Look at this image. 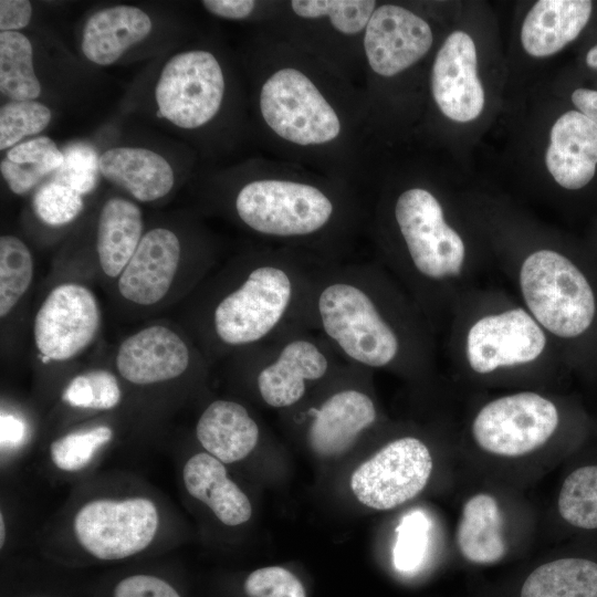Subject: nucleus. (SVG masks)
I'll list each match as a JSON object with an SVG mask.
<instances>
[{
	"label": "nucleus",
	"mask_w": 597,
	"mask_h": 597,
	"mask_svg": "<svg viewBox=\"0 0 597 597\" xmlns=\"http://www.w3.org/2000/svg\"><path fill=\"white\" fill-rule=\"evenodd\" d=\"M101 175L140 202L165 197L175 176L159 154L142 147L109 148L100 156Z\"/></svg>",
	"instance_id": "412c9836"
},
{
	"label": "nucleus",
	"mask_w": 597,
	"mask_h": 597,
	"mask_svg": "<svg viewBox=\"0 0 597 597\" xmlns=\"http://www.w3.org/2000/svg\"><path fill=\"white\" fill-rule=\"evenodd\" d=\"M32 17V6L28 0L0 1V30L13 32L27 27Z\"/></svg>",
	"instance_id": "a19ab883"
},
{
	"label": "nucleus",
	"mask_w": 597,
	"mask_h": 597,
	"mask_svg": "<svg viewBox=\"0 0 597 597\" xmlns=\"http://www.w3.org/2000/svg\"><path fill=\"white\" fill-rule=\"evenodd\" d=\"M243 590L248 597H306L300 579L280 566L253 570L247 576Z\"/></svg>",
	"instance_id": "58836bf2"
},
{
	"label": "nucleus",
	"mask_w": 597,
	"mask_h": 597,
	"mask_svg": "<svg viewBox=\"0 0 597 597\" xmlns=\"http://www.w3.org/2000/svg\"><path fill=\"white\" fill-rule=\"evenodd\" d=\"M556 512L570 532L597 531V444L580 453L567 471L558 490Z\"/></svg>",
	"instance_id": "cd10ccee"
},
{
	"label": "nucleus",
	"mask_w": 597,
	"mask_h": 597,
	"mask_svg": "<svg viewBox=\"0 0 597 597\" xmlns=\"http://www.w3.org/2000/svg\"><path fill=\"white\" fill-rule=\"evenodd\" d=\"M520 286L532 315L559 338L582 341L597 327V289L586 270L566 255L540 250L520 271Z\"/></svg>",
	"instance_id": "7ed1b4c3"
},
{
	"label": "nucleus",
	"mask_w": 597,
	"mask_h": 597,
	"mask_svg": "<svg viewBox=\"0 0 597 597\" xmlns=\"http://www.w3.org/2000/svg\"><path fill=\"white\" fill-rule=\"evenodd\" d=\"M0 91L11 101H34L41 94L32 44L18 31L0 33Z\"/></svg>",
	"instance_id": "c756f323"
},
{
	"label": "nucleus",
	"mask_w": 597,
	"mask_h": 597,
	"mask_svg": "<svg viewBox=\"0 0 597 597\" xmlns=\"http://www.w3.org/2000/svg\"><path fill=\"white\" fill-rule=\"evenodd\" d=\"M559 426L561 412L551 399L523 391L484 405L473 419L471 433L483 452L514 459L541 449Z\"/></svg>",
	"instance_id": "0eeeda50"
},
{
	"label": "nucleus",
	"mask_w": 597,
	"mask_h": 597,
	"mask_svg": "<svg viewBox=\"0 0 597 597\" xmlns=\"http://www.w3.org/2000/svg\"><path fill=\"white\" fill-rule=\"evenodd\" d=\"M149 15L134 6H114L97 11L85 23L82 51L95 64L115 63L132 45L151 31Z\"/></svg>",
	"instance_id": "b1692460"
},
{
	"label": "nucleus",
	"mask_w": 597,
	"mask_h": 597,
	"mask_svg": "<svg viewBox=\"0 0 597 597\" xmlns=\"http://www.w3.org/2000/svg\"><path fill=\"white\" fill-rule=\"evenodd\" d=\"M144 234L140 208L132 200H106L97 221L96 255L100 272L115 282L135 253Z\"/></svg>",
	"instance_id": "393cba45"
},
{
	"label": "nucleus",
	"mask_w": 597,
	"mask_h": 597,
	"mask_svg": "<svg viewBox=\"0 0 597 597\" xmlns=\"http://www.w3.org/2000/svg\"><path fill=\"white\" fill-rule=\"evenodd\" d=\"M455 543L460 554L473 564H495L506 555L503 515L493 495L475 493L463 503Z\"/></svg>",
	"instance_id": "a878e982"
},
{
	"label": "nucleus",
	"mask_w": 597,
	"mask_h": 597,
	"mask_svg": "<svg viewBox=\"0 0 597 597\" xmlns=\"http://www.w3.org/2000/svg\"><path fill=\"white\" fill-rule=\"evenodd\" d=\"M586 63L589 67L597 69V44L587 52Z\"/></svg>",
	"instance_id": "a18cd8bd"
},
{
	"label": "nucleus",
	"mask_w": 597,
	"mask_h": 597,
	"mask_svg": "<svg viewBox=\"0 0 597 597\" xmlns=\"http://www.w3.org/2000/svg\"><path fill=\"white\" fill-rule=\"evenodd\" d=\"M32 208L46 226L62 227L81 213L84 200L80 192L52 179L35 191Z\"/></svg>",
	"instance_id": "c9c22d12"
},
{
	"label": "nucleus",
	"mask_w": 597,
	"mask_h": 597,
	"mask_svg": "<svg viewBox=\"0 0 597 597\" xmlns=\"http://www.w3.org/2000/svg\"><path fill=\"white\" fill-rule=\"evenodd\" d=\"M209 264L186 261L180 238L166 227L144 232L128 264L114 282L123 304L155 310L196 289Z\"/></svg>",
	"instance_id": "39448f33"
},
{
	"label": "nucleus",
	"mask_w": 597,
	"mask_h": 597,
	"mask_svg": "<svg viewBox=\"0 0 597 597\" xmlns=\"http://www.w3.org/2000/svg\"><path fill=\"white\" fill-rule=\"evenodd\" d=\"M24 423L13 415L1 413V443L2 446H14L24 436Z\"/></svg>",
	"instance_id": "37998d69"
},
{
	"label": "nucleus",
	"mask_w": 597,
	"mask_h": 597,
	"mask_svg": "<svg viewBox=\"0 0 597 597\" xmlns=\"http://www.w3.org/2000/svg\"><path fill=\"white\" fill-rule=\"evenodd\" d=\"M224 77L213 54L203 50L178 53L163 67L155 88L159 114L180 128H197L218 113Z\"/></svg>",
	"instance_id": "f8f14e48"
},
{
	"label": "nucleus",
	"mask_w": 597,
	"mask_h": 597,
	"mask_svg": "<svg viewBox=\"0 0 597 597\" xmlns=\"http://www.w3.org/2000/svg\"><path fill=\"white\" fill-rule=\"evenodd\" d=\"M196 436L206 452L222 463H233L254 450L260 428L245 406L233 400L217 399L201 412Z\"/></svg>",
	"instance_id": "aec40b11"
},
{
	"label": "nucleus",
	"mask_w": 597,
	"mask_h": 597,
	"mask_svg": "<svg viewBox=\"0 0 597 597\" xmlns=\"http://www.w3.org/2000/svg\"><path fill=\"white\" fill-rule=\"evenodd\" d=\"M433 468L427 444L416 437L395 439L356 468L350 489L356 499L374 510H391L427 485Z\"/></svg>",
	"instance_id": "ddd939ff"
},
{
	"label": "nucleus",
	"mask_w": 597,
	"mask_h": 597,
	"mask_svg": "<svg viewBox=\"0 0 597 597\" xmlns=\"http://www.w3.org/2000/svg\"><path fill=\"white\" fill-rule=\"evenodd\" d=\"M103 322L95 293L78 281L53 286L38 307L32 337L44 363H65L83 354L97 338Z\"/></svg>",
	"instance_id": "9d476101"
},
{
	"label": "nucleus",
	"mask_w": 597,
	"mask_h": 597,
	"mask_svg": "<svg viewBox=\"0 0 597 597\" xmlns=\"http://www.w3.org/2000/svg\"><path fill=\"white\" fill-rule=\"evenodd\" d=\"M201 3L210 13L226 19H244L255 7L252 0H205Z\"/></svg>",
	"instance_id": "79ce46f5"
},
{
	"label": "nucleus",
	"mask_w": 597,
	"mask_h": 597,
	"mask_svg": "<svg viewBox=\"0 0 597 597\" xmlns=\"http://www.w3.org/2000/svg\"><path fill=\"white\" fill-rule=\"evenodd\" d=\"M373 0H293L295 14L305 19L327 17L332 25L344 34H356L367 27L375 11Z\"/></svg>",
	"instance_id": "473e14b6"
},
{
	"label": "nucleus",
	"mask_w": 597,
	"mask_h": 597,
	"mask_svg": "<svg viewBox=\"0 0 597 597\" xmlns=\"http://www.w3.org/2000/svg\"><path fill=\"white\" fill-rule=\"evenodd\" d=\"M34 261L29 247L13 234L0 237V317L7 318L30 290Z\"/></svg>",
	"instance_id": "7c9ffc66"
},
{
	"label": "nucleus",
	"mask_w": 597,
	"mask_h": 597,
	"mask_svg": "<svg viewBox=\"0 0 597 597\" xmlns=\"http://www.w3.org/2000/svg\"><path fill=\"white\" fill-rule=\"evenodd\" d=\"M395 220L413 272L420 277L441 281L460 273L464 243L446 222L442 207L431 192L422 188L401 192L395 205Z\"/></svg>",
	"instance_id": "1a4fd4ad"
},
{
	"label": "nucleus",
	"mask_w": 597,
	"mask_h": 597,
	"mask_svg": "<svg viewBox=\"0 0 597 597\" xmlns=\"http://www.w3.org/2000/svg\"><path fill=\"white\" fill-rule=\"evenodd\" d=\"M476 64L474 42L463 31L452 32L436 55L432 95L442 114L454 122L473 121L483 111L484 91Z\"/></svg>",
	"instance_id": "a211bd4d"
},
{
	"label": "nucleus",
	"mask_w": 597,
	"mask_h": 597,
	"mask_svg": "<svg viewBox=\"0 0 597 597\" xmlns=\"http://www.w3.org/2000/svg\"><path fill=\"white\" fill-rule=\"evenodd\" d=\"M64 160L55 171L53 180L65 185L82 196L92 192L97 184L100 156L87 144L74 143L63 151Z\"/></svg>",
	"instance_id": "e433bc0d"
},
{
	"label": "nucleus",
	"mask_w": 597,
	"mask_h": 597,
	"mask_svg": "<svg viewBox=\"0 0 597 597\" xmlns=\"http://www.w3.org/2000/svg\"><path fill=\"white\" fill-rule=\"evenodd\" d=\"M106 597H182L174 582L155 573H130L116 579Z\"/></svg>",
	"instance_id": "ea45409f"
},
{
	"label": "nucleus",
	"mask_w": 597,
	"mask_h": 597,
	"mask_svg": "<svg viewBox=\"0 0 597 597\" xmlns=\"http://www.w3.org/2000/svg\"><path fill=\"white\" fill-rule=\"evenodd\" d=\"M114 362L122 379L148 387L179 379L208 359L180 328L157 322L124 338Z\"/></svg>",
	"instance_id": "4468645a"
},
{
	"label": "nucleus",
	"mask_w": 597,
	"mask_h": 597,
	"mask_svg": "<svg viewBox=\"0 0 597 597\" xmlns=\"http://www.w3.org/2000/svg\"><path fill=\"white\" fill-rule=\"evenodd\" d=\"M593 11L588 0H540L528 11L521 42L532 56L552 55L575 40Z\"/></svg>",
	"instance_id": "4be33fe9"
},
{
	"label": "nucleus",
	"mask_w": 597,
	"mask_h": 597,
	"mask_svg": "<svg viewBox=\"0 0 597 597\" xmlns=\"http://www.w3.org/2000/svg\"><path fill=\"white\" fill-rule=\"evenodd\" d=\"M376 270L318 262L308 306V327L345 363L388 368L404 349L400 331L384 301Z\"/></svg>",
	"instance_id": "f03ea898"
},
{
	"label": "nucleus",
	"mask_w": 597,
	"mask_h": 597,
	"mask_svg": "<svg viewBox=\"0 0 597 597\" xmlns=\"http://www.w3.org/2000/svg\"><path fill=\"white\" fill-rule=\"evenodd\" d=\"M232 360L250 370L261 400L280 409L297 405L311 385L326 380L343 365L331 346L306 327L289 328Z\"/></svg>",
	"instance_id": "20e7f679"
},
{
	"label": "nucleus",
	"mask_w": 597,
	"mask_h": 597,
	"mask_svg": "<svg viewBox=\"0 0 597 597\" xmlns=\"http://www.w3.org/2000/svg\"><path fill=\"white\" fill-rule=\"evenodd\" d=\"M572 101L582 114L597 124V91L577 88L572 94Z\"/></svg>",
	"instance_id": "c03bdc74"
},
{
	"label": "nucleus",
	"mask_w": 597,
	"mask_h": 597,
	"mask_svg": "<svg viewBox=\"0 0 597 597\" xmlns=\"http://www.w3.org/2000/svg\"><path fill=\"white\" fill-rule=\"evenodd\" d=\"M112 439L113 429L106 425L72 431L52 441L50 457L57 469L76 472L84 469Z\"/></svg>",
	"instance_id": "72a5a7b5"
},
{
	"label": "nucleus",
	"mask_w": 597,
	"mask_h": 597,
	"mask_svg": "<svg viewBox=\"0 0 597 597\" xmlns=\"http://www.w3.org/2000/svg\"><path fill=\"white\" fill-rule=\"evenodd\" d=\"M428 524L419 513L407 515L398 527L392 561L400 572H412L420 566L428 541Z\"/></svg>",
	"instance_id": "4c0bfd02"
},
{
	"label": "nucleus",
	"mask_w": 597,
	"mask_h": 597,
	"mask_svg": "<svg viewBox=\"0 0 597 597\" xmlns=\"http://www.w3.org/2000/svg\"><path fill=\"white\" fill-rule=\"evenodd\" d=\"M432 31L413 12L396 4H383L371 14L364 48L373 71L392 76L408 69L430 50Z\"/></svg>",
	"instance_id": "dca6fc26"
},
{
	"label": "nucleus",
	"mask_w": 597,
	"mask_h": 597,
	"mask_svg": "<svg viewBox=\"0 0 597 597\" xmlns=\"http://www.w3.org/2000/svg\"><path fill=\"white\" fill-rule=\"evenodd\" d=\"M239 219L259 234L305 238L325 229L334 216L333 201L318 188L277 179L243 186L234 200Z\"/></svg>",
	"instance_id": "423d86ee"
},
{
	"label": "nucleus",
	"mask_w": 597,
	"mask_h": 597,
	"mask_svg": "<svg viewBox=\"0 0 597 597\" xmlns=\"http://www.w3.org/2000/svg\"><path fill=\"white\" fill-rule=\"evenodd\" d=\"M64 155L46 136L20 143L10 148L1 160L0 171L15 195L31 191L46 175L55 172L63 164Z\"/></svg>",
	"instance_id": "c85d7f7f"
},
{
	"label": "nucleus",
	"mask_w": 597,
	"mask_h": 597,
	"mask_svg": "<svg viewBox=\"0 0 597 597\" xmlns=\"http://www.w3.org/2000/svg\"><path fill=\"white\" fill-rule=\"evenodd\" d=\"M187 492L205 503L228 526H238L252 515L245 493L228 476L224 463L208 452L190 457L182 469Z\"/></svg>",
	"instance_id": "5701e85b"
},
{
	"label": "nucleus",
	"mask_w": 597,
	"mask_h": 597,
	"mask_svg": "<svg viewBox=\"0 0 597 597\" xmlns=\"http://www.w3.org/2000/svg\"><path fill=\"white\" fill-rule=\"evenodd\" d=\"M546 167L565 189L577 190L594 177L597 165V124L578 111L563 114L553 125Z\"/></svg>",
	"instance_id": "6ab92c4d"
},
{
	"label": "nucleus",
	"mask_w": 597,
	"mask_h": 597,
	"mask_svg": "<svg viewBox=\"0 0 597 597\" xmlns=\"http://www.w3.org/2000/svg\"><path fill=\"white\" fill-rule=\"evenodd\" d=\"M158 527L157 506L145 496L95 499L83 504L73 520L80 546L103 562L142 553L153 543Z\"/></svg>",
	"instance_id": "6e6552de"
},
{
	"label": "nucleus",
	"mask_w": 597,
	"mask_h": 597,
	"mask_svg": "<svg viewBox=\"0 0 597 597\" xmlns=\"http://www.w3.org/2000/svg\"><path fill=\"white\" fill-rule=\"evenodd\" d=\"M18 597H54V596L46 595V594H24Z\"/></svg>",
	"instance_id": "de8ad7c7"
},
{
	"label": "nucleus",
	"mask_w": 597,
	"mask_h": 597,
	"mask_svg": "<svg viewBox=\"0 0 597 597\" xmlns=\"http://www.w3.org/2000/svg\"><path fill=\"white\" fill-rule=\"evenodd\" d=\"M306 439L320 457H338L347 452L377 420V408L370 395L359 387L342 386L317 405H312Z\"/></svg>",
	"instance_id": "f3484780"
},
{
	"label": "nucleus",
	"mask_w": 597,
	"mask_h": 597,
	"mask_svg": "<svg viewBox=\"0 0 597 597\" xmlns=\"http://www.w3.org/2000/svg\"><path fill=\"white\" fill-rule=\"evenodd\" d=\"M51 111L36 101H11L0 108V149L12 148L27 136L42 132Z\"/></svg>",
	"instance_id": "f704fd0d"
},
{
	"label": "nucleus",
	"mask_w": 597,
	"mask_h": 597,
	"mask_svg": "<svg viewBox=\"0 0 597 597\" xmlns=\"http://www.w3.org/2000/svg\"><path fill=\"white\" fill-rule=\"evenodd\" d=\"M546 337L525 310L516 307L476 321L467 336V357L478 374L535 360Z\"/></svg>",
	"instance_id": "2eb2a0df"
},
{
	"label": "nucleus",
	"mask_w": 597,
	"mask_h": 597,
	"mask_svg": "<svg viewBox=\"0 0 597 597\" xmlns=\"http://www.w3.org/2000/svg\"><path fill=\"white\" fill-rule=\"evenodd\" d=\"M520 597H597V551L568 554L537 566Z\"/></svg>",
	"instance_id": "bb28decb"
},
{
	"label": "nucleus",
	"mask_w": 597,
	"mask_h": 597,
	"mask_svg": "<svg viewBox=\"0 0 597 597\" xmlns=\"http://www.w3.org/2000/svg\"><path fill=\"white\" fill-rule=\"evenodd\" d=\"M122 399L123 389L117 375L105 368H93L75 375L62 392V400L67 406L83 410H112Z\"/></svg>",
	"instance_id": "2f4dec72"
},
{
	"label": "nucleus",
	"mask_w": 597,
	"mask_h": 597,
	"mask_svg": "<svg viewBox=\"0 0 597 597\" xmlns=\"http://www.w3.org/2000/svg\"><path fill=\"white\" fill-rule=\"evenodd\" d=\"M260 108L269 127L294 144H324L341 132L339 118L333 107L314 83L296 69H281L265 81Z\"/></svg>",
	"instance_id": "9b49d317"
},
{
	"label": "nucleus",
	"mask_w": 597,
	"mask_h": 597,
	"mask_svg": "<svg viewBox=\"0 0 597 597\" xmlns=\"http://www.w3.org/2000/svg\"><path fill=\"white\" fill-rule=\"evenodd\" d=\"M6 541V526H4V519L3 513L0 514V546L3 547Z\"/></svg>",
	"instance_id": "49530a36"
},
{
	"label": "nucleus",
	"mask_w": 597,
	"mask_h": 597,
	"mask_svg": "<svg viewBox=\"0 0 597 597\" xmlns=\"http://www.w3.org/2000/svg\"><path fill=\"white\" fill-rule=\"evenodd\" d=\"M318 262L256 256L205 279L195 329L206 358L232 357L289 328H310L308 306Z\"/></svg>",
	"instance_id": "f257e3e1"
}]
</instances>
